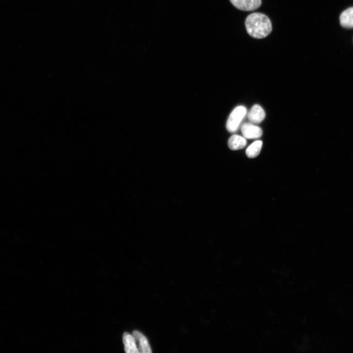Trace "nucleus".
<instances>
[{"mask_svg":"<svg viewBox=\"0 0 353 353\" xmlns=\"http://www.w3.org/2000/svg\"><path fill=\"white\" fill-rule=\"evenodd\" d=\"M245 24L248 33L257 39L266 37L273 30L270 19L261 13H256L248 16Z\"/></svg>","mask_w":353,"mask_h":353,"instance_id":"1","label":"nucleus"},{"mask_svg":"<svg viewBox=\"0 0 353 353\" xmlns=\"http://www.w3.org/2000/svg\"><path fill=\"white\" fill-rule=\"evenodd\" d=\"M246 113L247 110L245 107L240 106L236 108L228 119L226 124L227 130L230 132L237 131Z\"/></svg>","mask_w":353,"mask_h":353,"instance_id":"2","label":"nucleus"},{"mask_svg":"<svg viewBox=\"0 0 353 353\" xmlns=\"http://www.w3.org/2000/svg\"><path fill=\"white\" fill-rule=\"evenodd\" d=\"M237 9L246 12L255 11L260 7L261 0H230Z\"/></svg>","mask_w":353,"mask_h":353,"instance_id":"3","label":"nucleus"},{"mask_svg":"<svg viewBox=\"0 0 353 353\" xmlns=\"http://www.w3.org/2000/svg\"><path fill=\"white\" fill-rule=\"evenodd\" d=\"M242 135L247 139H256L262 135V130L259 127L249 123H245L241 127Z\"/></svg>","mask_w":353,"mask_h":353,"instance_id":"4","label":"nucleus"},{"mask_svg":"<svg viewBox=\"0 0 353 353\" xmlns=\"http://www.w3.org/2000/svg\"><path fill=\"white\" fill-rule=\"evenodd\" d=\"M137 343V345L139 353H152L151 348L149 343L148 340L146 337L142 333L135 331L132 333Z\"/></svg>","mask_w":353,"mask_h":353,"instance_id":"5","label":"nucleus"},{"mask_svg":"<svg viewBox=\"0 0 353 353\" xmlns=\"http://www.w3.org/2000/svg\"><path fill=\"white\" fill-rule=\"evenodd\" d=\"M125 351L128 353H139L136 340L132 335L125 333L123 336Z\"/></svg>","mask_w":353,"mask_h":353,"instance_id":"6","label":"nucleus"},{"mask_svg":"<svg viewBox=\"0 0 353 353\" xmlns=\"http://www.w3.org/2000/svg\"><path fill=\"white\" fill-rule=\"evenodd\" d=\"M265 117H266V113L263 109L258 105H254L248 114V119L251 122L256 124L262 122Z\"/></svg>","mask_w":353,"mask_h":353,"instance_id":"7","label":"nucleus"},{"mask_svg":"<svg viewBox=\"0 0 353 353\" xmlns=\"http://www.w3.org/2000/svg\"><path fill=\"white\" fill-rule=\"evenodd\" d=\"M341 25L345 28H353V7L344 11L340 16Z\"/></svg>","mask_w":353,"mask_h":353,"instance_id":"8","label":"nucleus"},{"mask_svg":"<svg viewBox=\"0 0 353 353\" xmlns=\"http://www.w3.org/2000/svg\"><path fill=\"white\" fill-rule=\"evenodd\" d=\"M246 144V139L239 135L232 136L228 141L229 147L232 150L242 149Z\"/></svg>","mask_w":353,"mask_h":353,"instance_id":"9","label":"nucleus"},{"mask_svg":"<svg viewBox=\"0 0 353 353\" xmlns=\"http://www.w3.org/2000/svg\"><path fill=\"white\" fill-rule=\"evenodd\" d=\"M262 146V143L257 141L250 145L246 150V154L249 158H255L260 153Z\"/></svg>","mask_w":353,"mask_h":353,"instance_id":"10","label":"nucleus"}]
</instances>
